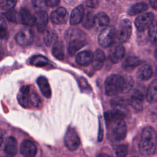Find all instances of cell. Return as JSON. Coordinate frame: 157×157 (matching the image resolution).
<instances>
[{
  "instance_id": "obj_33",
  "label": "cell",
  "mask_w": 157,
  "mask_h": 157,
  "mask_svg": "<svg viewBox=\"0 0 157 157\" xmlns=\"http://www.w3.org/2000/svg\"><path fill=\"white\" fill-rule=\"evenodd\" d=\"M4 15L9 21L15 23H21L20 13L18 12L15 10L10 9V10H7V12H5Z\"/></svg>"
},
{
  "instance_id": "obj_25",
  "label": "cell",
  "mask_w": 157,
  "mask_h": 157,
  "mask_svg": "<svg viewBox=\"0 0 157 157\" xmlns=\"http://www.w3.org/2000/svg\"><path fill=\"white\" fill-rule=\"evenodd\" d=\"M44 41L45 44L50 47L57 41L58 36L56 32L51 29H45L44 31Z\"/></svg>"
},
{
  "instance_id": "obj_36",
  "label": "cell",
  "mask_w": 157,
  "mask_h": 157,
  "mask_svg": "<svg viewBox=\"0 0 157 157\" xmlns=\"http://www.w3.org/2000/svg\"><path fill=\"white\" fill-rule=\"evenodd\" d=\"M16 3L17 0H0V9L4 10L12 9Z\"/></svg>"
},
{
  "instance_id": "obj_28",
  "label": "cell",
  "mask_w": 157,
  "mask_h": 157,
  "mask_svg": "<svg viewBox=\"0 0 157 157\" xmlns=\"http://www.w3.org/2000/svg\"><path fill=\"white\" fill-rule=\"evenodd\" d=\"M52 54L58 59L62 60L64 57V47L61 41H56L53 45Z\"/></svg>"
},
{
  "instance_id": "obj_10",
  "label": "cell",
  "mask_w": 157,
  "mask_h": 157,
  "mask_svg": "<svg viewBox=\"0 0 157 157\" xmlns=\"http://www.w3.org/2000/svg\"><path fill=\"white\" fill-rule=\"evenodd\" d=\"M144 99L143 92L137 88L134 89L130 96L129 103L136 110L140 111L143 109Z\"/></svg>"
},
{
  "instance_id": "obj_23",
  "label": "cell",
  "mask_w": 157,
  "mask_h": 157,
  "mask_svg": "<svg viewBox=\"0 0 157 157\" xmlns=\"http://www.w3.org/2000/svg\"><path fill=\"white\" fill-rule=\"evenodd\" d=\"M21 23L26 26H32L35 25V17L26 8H22L20 10Z\"/></svg>"
},
{
  "instance_id": "obj_44",
  "label": "cell",
  "mask_w": 157,
  "mask_h": 157,
  "mask_svg": "<svg viewBox=\"0 0 157 157\" xmlns=\"http://www.w3.org/2000/svg\"><path fill=\"white\" fill-rule=\"evenodd\" d=\"M4 55V52H3V49H2V47L1 46V45L0 44V58L2 57Z\"/></svg>"
},
{
  "instance_id": "obj_5",
  "label": "cell",
  "mask_w": 157,
  "mask_h": 157,
  "mask_svg": "<svg viewBox=\"0 0 157 157\" xmlns=\"http://www.w3.org/2000/svg\"><path fill=\"white\" fill-rule=\"evenodd\" d=\"M132 34V24L129 20L125 18L120 21L116 31L117 39L120 43L126 42Z\"/></svg>"
},
{
  "instance_id": "obj_43",
  "label": "cell",
  "mask_w": 157,
  "mask_h": 157,
  "mask_svg": "<svg viewBox=\"0 0 157 157\" xmlns=\"http://www.w3.org/2000/svg\"><path fill=\"white\" fill-rule=\"evenodd\" d=\"M4 136H3V133L1 131H0V148L3 144V139H4Z\"/></svg>"
},
{
  "instance_id": "obj_34",
  "label": "cell",
  "mask_w": 157,
  "mask_h": 157,
  "mask_svg": "<svg viewBox=\"0 0 157 157\" xmlns=\"http://www.w3.org/2000/svg\"><path fill=\"white\" fill-rule=\"evenodd\" d=\"M9 37L7 25L4 18L0 15V38L6 39Z\"/></svg>"
},
{
  "instance_id": "obj_4",
  "label": "cell",
  "mask_w": 157,
  "mask_h": 157,
  "mask_svg": "<svg viewBox=\"0 0 157 157\" xmlns=\"http://www.w3.org/2000/svg\"><path fill=\"white\" fill-rule=\"evenodd\" d=\"M117 39L116 29L115 27L110 26L104 28L98 36V43L103 48L111 47Z\"/></svg>"
},
{
  "instance_id": "obj_16",
  "label": "cell",
  "mask_w": 157,
  "mask_h": 157,
  "mask_svg": "<svg viewBox=\"0 0 157 157\" xmlns=\"http://www.w3.org/2000/svg\"><path fill=\"white\" fill-rule=\"evenodd\" d=\"M37 83L42 95L46 98H50L52 95V91L47 78L44 76H40L37 78Z\"/></svg>"
},
{
  "instance_id": "obj_46",
  "label": "cell",
  "mask_w": 157,
  "mask_h": 157,
  "mask_svg": "<svg viewBox=\"0 0 157 157\" xmlns=\"http://www.w3.org/2000/svg\"><path fill=\"white\" fill-rule=\"evenodd\" d=\"M156 74H157V66H156Z\"/></svg>"
},
{
  "instance_id": "obj_30",
  "label": "cell",
  "mask_w": 157,
  "mask_h": 157,
  "mask_svg": "<svg viewBox=\"0 0 157 157\" xmlns=\"http://www.w3.org/2000/svg\"><path fill=\"white\" fill-rule=\"evenodd\" d=\"M31 64L37 67H44L48 64H50V63L48 58L42 55H34L30 59Z\"/></svg>"
},
{
  "instance_id": "obj_37",
  "label": "cell",
  "mask_w": 157,
  "mask_h": 157,
  "mask_svg": "<svg viewBox=\"0 0 157 157\" xmlns=\"http://www.w3.org/2000/svg\"><path fill=\"white\" fill-rule=\"evenodd\" d=\"M128 147L126 144L119 145L116 147L115 154L118 157H124L128 155Z\"/></svg>"
},
{
  "instance_id": "obj_9",
  "label": "cell",
  "mask_w": 157,
  "mask_h": 157,
  "mask_svg": "<svg viewBox=\"0 0 157 157\" xmlns=\"http://www.w3.org/2000/svg\"><path fill=\"white\" fill-rule=\"evenodd\" d=\"M109 52V58L112 63L116 64L120 62L124 56L125 50L121 44H113Z\"/></svg>"
},
{
  "instance_id": "obj_3",
  "label": "cell",
  "mask_w": 157,
  "mask_h": 157,
  "mask_svg": "<svg viewBox=\"0 0 157 157\" xmlns=\"http://www.w3.org/2000/svg\"><path fill=\"white\" fill-rule=\"evenodd\" d=\"M110 130L111 137L115 141H121L124 139L127 134V126L124 119L117 120L107 126Z\"/></svg>"
},
{
  "instance_id": "obj_2",
  "label": "cell",
  "mask_w": 157,
  "mask_h": 157,
  "mask_svg": "<svg viewBox=\"0 0 157 157\" xmlns=\"http://www.w3.org/2000/svg\"><path fill=\"white\" fill-rule=\"evenodd\" d=\"M157 134L151 126L145 127L141 133L139 144V148L141 155L144 156H152L156 150Z\"/></svg>"
},
{
  "instance_id": "obj_41",
  "label": "cell",
  "mask_w": 157,
  "mask_h": 157,
  "mask_svg": "<svg viewBox=\"0 0 157 157\" xmlns=\"http://www.w3.org/2000/svg\"><path fill=\"white\" fill-rule=\"evenodd\" d=\"M104 136V129L102 128V124L101 121L99 120V133H98V141H102Z\"/></svg>"
},
{
  "instance_id": "obj_39",
  "label": "cell",
  "mask_w": 157,
  "mask_h": 157,
  "mask_svg": "<svg viewBox=\"0 0 157 157\" xmlns=\"http://www.w3.org/2000/svg\"><path fill=\"white\" fill-rule=\"evenodd\" d=\"M86 6L90 8H97L99 6V2L98 0H86L85 1Z\"/></svg>"
},
{
  "instance_id": "obj_6",
  "label": "cell",
  "mask_w": 157,
  "mask_h": 157,
  "mask_svg": "<svg viewBox=\"0 0 157 157\" xmlns=\"http://www.w3.org/2000/svg\"><path fill=\"white\" fill-rule=\"evenodd\" d=\"M64 144L70 151H75L78 149L80 145V140L75 129L69 128L64 136Z\"/></svg>"
},
{
  "instance_id": "obj_45",
  "label": "cell",
  "mask_w": 157,
  "mask_h": 157,
  "mask_svg": "<svg viewBox=\"0 0 157 157\" xmlns=\"http://www.w3.org/2000/svg\"><path fill=\"white\" fill-rule=\"evenodd\" d=\"M155 58L156 59V60H157V49L155 50Z\"/></svg>"
},
{
  "instance_id": "obj_15",
  "label": "cell",
  "mask_w": 157,
  "mask_h": 157,
  "mask_svg": "<svg viewBox=\"0 0 157 157\" xmlns=\"http://www.w3.org/2000/svg\"><path fill=\"white\" fill-rule=\"evenodd\" d=\"M64 38L69 42L72 40H86V36L85 33L79 29L69 28L66 31Z\"/></svg>"
},
{
  "instance_id": "obj_13",
  "label": "cell",
  "mask_w": 157,
  "mask_h": 157,
  "mask_svg": "<svg viewBox=\"0 0 157 157\" xmlns=\"http://www.w3.org/2000/svg\"><path fill=\"white\" fill-rule=\"evenodd\" d=\"M17 100L19 104L25 108L29 106L30 102V88L28 85L20 88L17 94Z\"/></svg>"
},
{
  "instance_id": "obj_26",
  "label": "cell",
  "mask_w": 157,
  "mask_h": 157,
  "mask_svg": "<svg viewBox=\"0 0 157 157\" xmlns=\"http://www.w3.org/2000/svg\"><path fill=\"white\" fill-rule=\"evenodd\" d=\"M68 53L71 55H74L76 53L80 48L83 47L86 44V40H72L68 42Z\"/></svg>"
},
{
  "instance_id": "obj_14",
  "label": "cell",
  "mask_w": 157,
  "mask_h": 157,
  "mask_svg": "<svg viewBox=\"0 0 157 157\" xmlns=\"http://www.w3.org/2000/svg\"><path fill=\"white\" fill-rule=\"evenodd\" d=\"M20 153L25 156L33 157L36 155L37 147L32 141L25 140L22 142L20 148Z\"/></svg>"
},
{
  "instance_id": "obj_38",
  "label": "cell",
  "mask_w": 157,
  "mask_h": 157,
  "mask_svg": "<svg viewBox=\"0 0 157 157\" xmlns=\"http://www.w3.org/2000/svg\"><path fill=\"white\" fill-rule=\"evenodd\" d=\"M32 3L35 8L40 10L47 6L45 2V0H32Z\"/></svg>"
},
{
  "instance_id": "obj_32",
  "label": "cell",
  "mask_w": 157,
  "mask_h": 157,
  "mask_svg": "<svg viewBox=\"0 0 157 157\" xmlns=\"http://www.w3.org/2000/svg\"><path fill=\"white\" fill-rule=\"evenodd\" d=\"M148 40L151 44L154 45H157V23L153 22V23L148 28Z\"/></svg>"
},
{
  "instance_id": "obj_17",
  "label": "cell",
  "mask_w": 157,
  "mask_h": 157,
  "mask_svg": "<svg viewBox=\"0 0 157 157\" xmlns=\"http://www.w3.org/2000/svg\"><path fill=\"white\" fill-rule=\"evenodd\" d=\"M84 17V8L82 5L75 7L71 14L70 24L72 25H76L80 23Z\"/></svg>"
},
{
  "instance_id": "obj_21",
  "label": "cell",
  "mask_w": 157,
  "mask_h": 157,
  "mask_svg": "<svg viewBox=\"0 0 157 157\" xmlns=\"http://www.w3.org/2000/svg\"><path fill=\"white\" fill-rule=\"evenodd\" d=\"M146 98L150 104L157 101V79L153 80L150 83L147 88Z\"/></svg>"
},
{
  "instance_id": "obj_18",
  "label": "cell",
  "mask_w": 157,
  "mask_h": 157,
  "mask_svg": "<svg viewBox=\"0 0 157 157\" xmlns=\"http://www.w3.org/2000/svg\"><path fill=\"white\" fill-rule=\"evenodd\" d=\"M93 53L89 50H84L78 53L76 56L77 63L81 66H88L92 63Z\"/></svg>"
},
{
  "instance_id": "obj_1",
  "label": "cell",
  "mask_w": 157,
  "mask_h": 157,
  "mask_svg": "<svg viewBox=\"0 0 157 157\" xmlns=\"http://www.w3.org/2000/svg\"><path fill=\"white\" fill-rule=\"evenodd\" d=\"M134 80L129 75L112 74L105 80V92L108 96H115L119 93H128L134 86Z\"/></svg>"
},
{
  "instance_id": "obj_22",
  "label": "cell",
  "mask_w": 157,
  "mask_h": 157,
  "mask_svg": "<svg viewBox=\"0 0 157 157\" xmlns=\"http://www.w3.org/2000/svg\"><path fill=\"white\" fill-rule=\"evenodd\" d=\"M140 64V59L136 56H129L122 63V67L126 71H130L135 69Z\"/></svg>"
},
{
  "instance_id": "obj_31",
  "label": "cell",
  "mask_w": 157,
  "mask_h": 157,
  "mask_svg": "<svg viewBox=\"0 0 157 157\" xmlns=\"http://www.w3.org/2000/svg\"><path fill=\"white\" fill-rule=\"evenodd\" d=\"M95 23V15L91 12H88L83 17L82 20V25L86 29H91Z\"/></svg>"
},
{
  "instance_id": "obj_29",
  "label": "cell",
  "mask_w": 157,
  "mask_h": 157,
  "mask_svg": "<svg viewBox=\"0 0 157 157\" xmlns=\"http://www.w3.org/2000/svg\"><path fill=\"white\" fill-rule=\"evenodd\" d=\"M110 19L108 15L104 12H99L95 15V23L99 28H105L109 26Z\"/></svg>"
},
{
  "instance_id": "obj_8",
  "label": "cell",
  "mask_w": 157,
  "mask_h": 157,
  "mask_svg": "<svg viewBox=\"0 0 157 157\" xmlns=\"http://www.w3.org/2000/svg\"><path fill=\"white\" fill-rule=\"evenodd\" d=\"M15 39L20 45L23 47L29 46L33 44V34L30 29L23 28L15 35Z\"/></svg>"
},
{
  "instance_id": "obj_24",
  "label": "cell",
  "mask_w": 157,
  "mask_h": 157,
  "mask_svg": "<svg viewBox=\"0 0 157 157\" xmlns=\"http://www.w3.org/2000/svg\"><path fill=\"white\" fill-rule=\"evenodd\" d=\"M18 150L17 141L13 137H9L6 140L4 152L9 156H14L17 154Z\"/></svg>"
},
{
  "instance_id": "obj_27",
  "label": "cell",
  "mask_w": 157,
  "mask_h": 157,
  "mask_svg": "<svg viewBox=\"0 0 157 157\" xmlns=\"http://www.w3.org/2000/svg\"><path fill=\"white\" fill-rule=\"evenodd\" d=\"M148 5L145 2H139L132 5L128 10V13L129 15L134 16L141 13L148 9Z\"/></svg>"
},
{
  "instance_id": "obj_7",
  "label": "cell",
  "mask_w": 157,
  "mask_h": 157,
  "mask_svg": "<svg viewBox=\"0 0 157 157\" xmlns=\"http://www.w3.org/2000/svg\"><path fill=\"white\" fill-rule=\"evenodd\" d=\"M154 15L151 12H146L139 15L135 20L134 24L139 32H143L148 29L153 23Z\"/></svg>"
},
{
  "instance_id": "obj_35",
  "label": "cell",
  "mask_w": 157,
  "mask_h": 157,
  "mask_svg": "<svg viewBox=\"0 0 157 157\" xmlns=\"http://www.w3.org/2000/svg\"><path fill=\"white\" fill-rule=\"evenodd\" d=\"M30 102L31 104L36 108H40L42 105V102L38 94L34 91L30 93Z\"/></svg>"
},
{
  "instance_id": "obj_11",
  "label": "cell",
  "mask_w": 157,
  "mask_h": 157,
  "mask_svg": "<svg viewBox=\"0 0 157 157\" xmlns=\"http://www.w3.org/2000/svg\"><path fill=\"white\" fill-rule=\"evenodd\" d=\"M68 18V13L63 7H58L53 10L50 15L51 21L56 25H62L65 23Z\"/></svg>"
},
{
  "instance_id": "obj_40",
  "label": "cell",
  "mask_w": 157,
  "mask_h": 157,
  "mask_svg": "<svg viewBox=\"0 0 157 157\" xmlns=\"http://www.w3.org/2000/svg\"><path fill=\"white\" fill-rule=\"evenodd\" d=\"M60 0H45V2L47 6L50 7H54L57 6L59 4Z\"/></svg>"
},
{
  "instance_id": "obj_19",
  "label": "cell",
  "mask_w": 157,
  "mask_h": 157,
  "mask_svg": "<svg viewBox=\"0 0 157 157\" xmlns=\"http://www.w3.org/2000/svg\"><path fill=\"white\" fill-rule=\"evenodd\" d=\"M152 75L153 69L151 66L148 64L142 65L137 71V77L140 80H148L151 78Z\"/></svg>"
},
{
  "instance_id": "obj_42",
  "label": "cell",
  "mask_w": 157,
  "mask_h": 157,
  "mask_svg": "<svg viewBox=\"0 0 157 157\" xmlns=\"http://www.w3.org/2000/svg\"><path fill=\"white\" fill-rule=\"evenodd\" d=\"M149 1L152 8L157 10V0H149Z\"/></svg>"
},
{
  "instance_id": "obj_20",
  "label": "cell",
  "mask_w": 157,
  "mask_h": 157,
  "mask_svg": "<svg viewBox=\"0 0 157 157\" xmlns=\"http://www.w3.org/2000/svg\"><path fill=\"white\" fill-rule=\"evenodd\" d=\"M105 59L104 52L100 49L96 50L93 53V58L92 61L93 67L95 70H100L104 63Z\"/></svg>"
},
{
  "instance_id": "obj_12",
  "label": "cell",
  "mask_w": 157,
  "mask_h": 157,
  "mask_svg": "<svg viewBox=\"0 0 157 157\" xmlns=\"http://www.w3.org/2000/svg\"><path fill=\"white\" fill-rule=\"evenodd\" d=\"M35 25L39 33H44L46 29L48 23V17L47 12L44 10H40L34 14Z\"/></svg>"
}]
</instances>
